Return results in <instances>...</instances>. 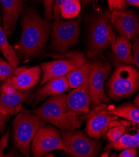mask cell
<instances>
[{"mask_svg": "<svg viewBox=\"0 0 139 157\" xmlns=\"http://www.w3.org/2000/svg\"><path fill=\"white\" fill-rule=\"evenodd\" d=\"M122 122L117 121V117L102 113L97 108L89 116L86 132L89 137L99 139L109 128L119 125Z\"/></svg>", "mask_w": 139, "mask_h": 157, "instance_id": "12", "label": "cell"}, {"mask_svg": "<svg viewBox=\"0 0 139 157\" xmlns=\"http://www.w3.org/2000/svg\"><path fill=\"white\" fill-rule=\"evenodd\" d=\"M64 149L58 130L54 127H45L44 125L39 128L31 145L32 155L35 157L42 156L56 150L64 151Z\"/></svg>", "mask_w": 139, "mask_h": 157, "instance_id": "10", "label": "cell"}, {"mask_svg": "<svg viewBox=\"0 0 139 157\" xmlns=\"http://www.w3.org/2000/svg\"><path fill=\"white\" fill-rule=\"evenodd\" d=\"M81 10L80 0H66L60 8V14L64 19H71L76 17Z\"/></svg>", "mask_w": 139, "mask_h": 157, "instance_id": "22", "label": "cell"}, {"mask_svg": "<svg viewBox=\"0 0 139 157\" xmlns=\"http://www.w3.org/2000/svg\"><path fill=\"white\" fill-rule=\"evenodd\" d=\"M138 99H139V97H138V95L137 96L136 98L134 100V105L136 107L138 108V106H139V101H138Z\"/></svg>", "mask_w": 139, "mask_h": 157, "instance_id": "35", "label": "cell"}, {"mask_svg": "<svg viewBox=\"0 0 139 157\" xmlns=\"http://www.w3.org/2000/svg\"><path fill=\"white\" fill-rule=\"evenodd\" d=\"M9 132L6 133L0 140V156H5L4 150L6 147L8 142Z\"/></svg>", "mask_w": 139, "mask_h": 157, "instance_id": "31", "label": "cell"}, {"mask_svg": "<svg viewBox=\"0 0 139 157\" xmlns=\"http://www.w3.org/2000/svg\"><path fill=\"white\" fill-rule=\"evenodd\" d=\"M132 43L129 40L119 36L115 41V44L112 50L115 61L119 65L134 64L132 56Z\"/></svg>", "mask_w": 139, "mask_h": 157, "instance_id": "18", "label": "cell"}, {"mask_svg": "<svg viewBox=\"0 0 139 157\" xmlns=\"http://www.w3.org/2000/svg\"><path fill=\"white\" fill-rule=\"evenodd\" d=\"M61 55L63 58L41 64L42 71L41 86L53 78L66 76L71 71L82 66L87 61L86 56L78 52L66 53Z\"/></svg>", "mask_w": 139, "mask_h": 157, "instance_id": "6", "label": "cell"}, {"mask_svg": "<svg viewBox=\"0 0 139 157\" xmlns=\"http://www.w3.org/2000/svg\"><path fill=\"white\" fill-rule=\"evenodd\" d=\"M44 123L33 112L22 111L13 121V142L24 155L29 156L31 144L37 132Z\"/></svg>", "mask_w": 139, "mask_h": 157, "instance_id": "3", "label": "cell"}, {"mask_svg": "<svg viewBox=\"0 0 139 157\" xmlns=\"http://www.w3.org/2000/svg\"><path fill=\"white\" fill-rule=\"evenodd\" d=\"M139 146V133L138 132L134 135L126 134L123 135L113 145L117 150H121L130 148H137Z\"/></svg>", "mask_w": 139, "mask_h": 157, "instance_id": "23", "label": "cell"}, {"mask_svg": "<svg viewBox=\"0 0 139 157\" xmlns=\"http://www.w3.org/2000/svg\"><path fill=\"white\" fill-rule=\"evenodd\" d=\"M31 92L27 90H17L10 94L0 95V112L4 115L16 114L21 109V104L26 101Z\"/></svg>", "mask_w": 139, "mask_h": 157, "instance_id": "16", "label": "cell"}, {"mask_svg": "<svg viewBox=\"0 0 139 157\" xmlns=\"http://www.w3.org/2000/svg\"><path fill=\"white\" fill-rule=\"evenodd\" d=\"M42 86L36 95L35 105L39 103L49 96H54L63 93L69 87L66 76L53 78Z\"/></svg>", "mask_w": 139, "mask_h": 157, "instance_id": "17", "label": "cell"}, {"mask_svg": "<svg viewBox=\"0 0 139 157\" xmlns=\"http://www.w3.org/2000/svg\"><path fill=\"white\" fill-rule=\"evenodd\" d=\"M127 126L126 122H122L119 125L111 127L106 132V136L109 139L111 145L109 146V148L111 149L113 147L114 144L126 132V127Z\"/></svg>", "mask_w": 139, "mask_h": 157, "instance_id": "24", "label": "cell"}, {"mask_svg": "<svg viewBox=\"0 0 139 157\" xmlns=\"http://www.w3.org/2000/svg\"><path fill=\"white\" fill-rule=\"evenodd\" d=\"M41 69L33 67L14 68L12 76L6 82L17 90H28L35 86L40 80Z\"/></svg>", "mask_w": 139, "mask_h": 157, "instance_id": "13", "label": "cell"}, {"mask_svg": "<svg viewBox=\"0 0 139 157\" xmlns=\"http://www.w3.org/2000/svg\"><path fill=\"white\" fill-rule=\"evenodd\" d=\"M123 151L119 155L120 157H135L137 156L136 148H130L122 150Z\"/></svg>", "mask_w": 139, "mask_h": 157, "instance_id": "30", "label": "cell"}, {"mask_svg": "<svg viewBox=\"0 0 139 157\" xmlns=\"http://www.w3.org/2000/svg\"><path fill=\"white\" fill-rule=\"evenodd\" d=\"M16 91L17 90L15 89L13 86H11L7 82H5V83L2 86L1 94H2V95H4V94H10V93H13L14 92H16Z\"/></svg>", "mask_w": 139, "mask_h": 157, "instance_id": "32", "label": "cell"}, {"mask_svg": "<svg viewBox=\"0 0 139 157\" xmlns=\"http://www.w3.org/2000/svg\"><path fill=\"white\" fill-rule=\"evenodd\" d=\"M125 2L129 5L137 7L139 6V0H125Z\"/></svg>", "mask_w": 139, "mask_h": 157, "instance_id": "34", "label": "cell"}, {"mask_svg": "<svg viewBox=\"0 0 139 157\" xmlns=\"http://www.w3.org/2000/svg\"><path fill=\"white\" fill-rule=\"evenodd\" d=\"M91 61H87L82 66L77 68L66 75L69 86L76 88L81 86L89 76Z\"/></svg>", "mask_w": 139, "mask_h": 157, "instance_id": "20", "label": "cell"}, {"mask_svg": "<svg viewBox=\"0 0 139 157\" xmlns=\"http://www.w3.org/2000/svg\"><path fill=\"white\" fill-rule=\"evenodd\" d=\"M109 18L112 26L120 36L130 40L138 35V19L133 12L124 10H114L111 11Z\"/></svg>", "mask_w": 139, "mask_h": 157, "instance_id": "11", "label": "cell"}, {"mask_svg": "<svg viewBox=\"0 0 139 157\" xmlns=\"http://www.w3.org/2000/svg\"><path fill=\"white\" fill-rule=\"evenodd\" d=\"M100 112L102 113H107L112 115L116 117H122L129 121L134 122L138 124L139 123V109L138 108L133 105L131 103L122 105L118 107L104 109L100 106L97 108Z\"/></svg>", "mask_w": 139, "mask_h": 157, "instance_id": "19", "label": "cell"}, {"mask_svg": "<svg viewBox=\"0 0 139 157\" xmlns=\"http://www.w3.org/2000/svg\"><path fill=\"white\" fill-rule=\"evenodd\" d=\"M8 120V115H4L0 112V133H2L5 127V124Z\"/></svg>", "mask_w": 139, "mask_h": 157, "instance_id": "33", "label": "cell"}, {"mask_svg": "<svg viewBox=\"0 0 139 157\" xmlns=\"http://www.w3.org/2000/svg\"><path fill=\"white\" fill-rule=\"evenodd\" d=\"M44 6V13L46 20L50 21L53 19V8L55 0H42Z\"/></svg>", "mask_w": 139, "mask_h": 157, "instance_id": "26", "label": "cell"}, {"mask_svg": "<svg viewBox=\"0 0 139 157\" xmlns=\"http://www.w3.org/2000/svg\"><path fill=\"white\" fill-rule=\"evenodd\" d=\"M89 78L79 87L75 88L68 95H66V102L72 111L79 114L89 113L92 103L89 85Z\"/></svg>", "mask_w": 139, "mask_h": 157, "instance_id": "14", "label": "cell"}, {"mask_svg": "<svg viewBox=\"0 0 139 157\" xmlns=\"http://www.w3.org/2000/svg\"><path fill=\"white\" fill-rule=\"evenodd\" d=\"M138 86V71L129 65H120L108 82V93L111 98H122L132 95Z\"/></svg>", "mask_w": 139, "mask_h": 157, "instance_id": "4", "label": "cell"}, {"mask_svg": "<svg viewBox=\"0 0 139 157\" xmlns=\"http://www.w3.org/2000/svg\"><path fill=\"white\" fill-rule=\"evenodd\" d=\"M109 11L116 10H125L127 6L125 0H107Z\"/></svg>", "mask_w": 139, "mask_h": 157, "instance_id": "27", "label": "cell"}, {"mask_svg": "<svg viewBox=\"0 0 139 157\" xmlns=\"http://www.w3.org/2000/svg\"><path fill=\"white\" fill-rule=\"evenodd\" d=\"M14 68L3 59L0 61V80L6 82L12 76Z\"/></svg>", "mask_w": 139, "mask_h": 157, "instance_id": "25", "label": "cell"}, {"mask_svg": "<svg viewBox=\"0 0 139 157\" xmlns=\"http://www.w3.org/2000/svg\"><path fill=\"white\" fill-rule=\"evenodd\" d=\"M60 135L64 145V152L71 156H96L101 149L99 142L90 139L83 133L75 130L64 131Z\"/></svg>", "mask_w": 139, "mask_h": 157, "instance_id": "7", "label": "cell"}, {"mask_svg": "<svg viewBox=\"0 0 139 157\" xmlns=\"http://www.w3.org/2000/svg\"><path fill=\"white\" fill-rule=\"evenodd\" d=\"M33 113L44 122L50 123L64 131L78 129L82 124L81 118L68 107L66 95L63 93L52 96Z\"/></svg>", "mask_w": 139, "mask_h": 157, "instance_id": "2", "label": "cell"}, {"mask_svg": "<svg viewBox=\"0 0 139 157\" xmlns=\"http://www.w3.org/2000/svg\"><path fill=\"white\" fill-rule=\"evenodd\" d=\"M21 25V38L16 48L21 58L30 59L44 49L50 33L49 25L36 11L27 10L23 16Z\"/></svg>", "mask_w": 139, "mask_h": 157, "instance_id": "1", "label": "cell"}, {"mask_svg": "<svg viewBox=\"0 0 139 157\" xmlns=\"http://www.w3.org/2000/svg\"><path fill=\"white\" fill-rule=\"evenodd\" d=\"M109 14L107 11L97 15L90 24L87 47V56L90 58L100 56L110 45L107 32Z\"/></svg>", "mask_w": 139, "mask_h": 157, "instance_id": "8", "label": "cell"}, {"mask_svg": "<svg viewBox=\"0 0 139 157\" xmlns=\"http://www.w3.org/2000/svg\"><path fill=\"white\" fill-rule=\"evenodd\" d=\"M51 50L56 53L63 55L79 41L80 21L79 20H59L51 26Z\"/></svg>", "mask_w": 139, "mask_h": 157, "instance_id": "5", "label": "cell"}, {"mask_svg": "<svg viewBox=\"0 0 139 157\" xmlns=\"http://www.w3.org/2000/svg\"><path fill=\"white\" fill-rule=\"evenodd\" d=\"M65 2L66 0H56V2L53 8V19H54L55 21L59 20L60 8L61 5H63Z\"/></svg>", "mask_w": 139, "mask_h": 157, "instance_id": "29", "label": "cell"}, {"mask_svg": "<svg viewBox=\"0 0 139 157\" xmlns=\"http://www.w3.org/2000/svg\"><path fill=\"white\" fill-rule=\"evenodd\" d=\"M3 13L4 31L6 35L11 34L15 29L18 19L23 9L22 0H0Z\"/></svg>", "mask_w": 139, "mask_h": 157, "instance_id": "15", "label": "cell"}, {"mask_svg": "<svg viewBox=\"0 0 139 157\" xmlns=\"http://www.w3.org/2000/svg\"><path fill=\"white\" fill-rule=\"evenodd\" d=\"M0 50L12 67L16 68L18 66L20 63L19 58L15 53L13 47L9 43L6 35L1 26H0Z\"/></svg>", "mask_w": 139, "mask_h": 157, "instance_id": "21", "label": "cell"}, {"mask_svg": "<svg viewBox=\"0 0 139 157\" xmlns=\"http://www.w3.org/2000/svg\"><path fill=\"white\" fill-rule=\"evenodd\" d=\"M2 59H2V58L1 57H0V61H1V60H2Z\"/></svg>", "mask_w": 139, "mask_h": 157, "instance_id": "36", "label": "cell"}, {"mask_svg": "<svg viewBox=\"0 0 139 157\" xmlns=\"http://www.w3.org/2000/svg\"><path fill=\"white\" fill-rule=\"evenodd\" d=\"M132 50L133 51V59H134V63L135 66L138 68L139 67V38L136 36L134 38V43L132 46Z\"/></svg>", "mask_w": 139, "mask_h": 157, "instance_id": "28", "label": "cell"}, {"mask_svg": "<svg viewBox=\"0 0 139 157\" xmlns=\"http://www.w3.org/2000/svg\"><path fill=\"white\" fill-rule=\"evenodd\" d=\"M111 70L109 63L102 60H95L90 67L89 85L92 103L100 105L109 100L104 91V84Z\"/></svg>", "mask_w": 139, "mask_h": 157, "instance_id": "9", "label": "cell"}]
</instances>
